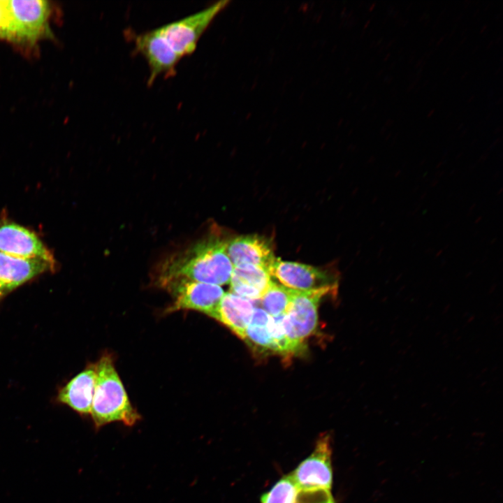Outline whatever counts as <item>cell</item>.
<instances>
[{"instance_id":"6da1fadb","label":"cell","mask_w":503,"mask_h":503,"mask_svg":"<svg viewBox=\"0 0 503 503\" xmlns=\"http://www.w3.org/2000/svg\"><path fill=\"white\" fill-rule=\"evenodd\" d=\"M229 239L212 233L185 249L173 254L159 263L154 282L185 279L224 285L230 283L233 265L227 254Z\"/></svg>"},{"instance_id":"7a4b0ae2","label":"cell","mask_w":503,"mask_h":503,"mask_svg":"<svg viewBox=\"0 0 503 503\" xmlns=\"http://www.w3.org/2000/svg\"><path fill=\"white\" fill-rule=\"evenodd\" d=\"M95 366L96 378L90 411L94 427L99 430L115 421L134 425L141 416L129 400L111 354H103Z\"/></svg>"},{"instance_id":"3957f363","label":"cell","mask_w":503,"mask_h":503,"mask_svg":"<svg viewBox=\"0 0 503 503\" xmlns=\"http://www.w3.org/2000/svg\"><path fill=\"white\" fill-rule=\"evenodd\" d=\"M9 17L8 41L28 50L51 34L52 3L45 0H5Z\"/></svg>"},{"instance_id":"277c9868","label":"cell","mask_w":503,"mask_h":503,"mask_svg":"<svg viewBox=\"0 0 503 503\" xmlns=\"http://www.w3.org/2000/svg\"><path fill=\"white\" fill-rule=\"evenodd\" d=\"M338 286L311 291H293L290 306L284 315L283 326L292 353L301 351L304 341L312 335L318 325V308L322 298L337 291Z\"/></svg>"},{"instance_id":"5b68a950","label":"cell","mask_w":503,"mask_h":503,"mask_svg":"<svg viewBox=\"0 0 503 503\" xmlns=\"http://www.w3.org/2000/svg\"><path fill=\"white\" fill-rule=\"evenodd\" d=\"M228 3L221 1L210 6L156 28L171 49L182 59L191 54L215 16Z\"/></svg>"},{"instance_id":"8992f818","label":"cell","mask_w":503,"mask_h":503,"mask_svg":"<svg viewBox=\"0 0 503 503\" xmlns=\"http://www.w3.org/2000/svg\"><path fill=\"white\" fill-rule=\"evenodd\" d=\"M159 286L168 291L174 299L166 309V314L194 310L212 319L225 293L221 286L185 279H170Z\"/></svg>"},{"instance_id":"52a82bcc","label":"cell","mask_w":503,"mask_h":503,"mask_svg":"<svg viewBox=\"0 0 503 503\" xmlns=\"http://www.w3.org/2000/svg\"><path fill=\"white\" fill-rule=\"evenodd\" d=\"M126 34L134 45V50L143 56L148 64L150 73L147 85H152L161 75L167 78L176 73V66L181 59L168 45L156 28L140 34L128 30Z\"/></svg>"},{"instance_id":"ba28073f","label":"cell","mask_w":503,"mask_h":503,"mask_svg":"<svg viewBox=\"0 0 503 503\" xmlns=\"http://www.w3.org/2000/svg\"><path fill=\"white\" fill-rule=\"evenodd\" d=\"M330 436L317 441L311 455L302 461L291 474L299 490L328 489L333 482Z\"/></svg>"},{"instance_id":"9c48e42d","label":"cell","mask_w":503,"mask_h":503,"mask_svg":"<svg viewBox=\"0 0 503 503\" xmlns=\"http://www.w3.org/2000/svg\"><path fill=\"white\" fill-rule=\"evenodd\" d=\"M271 276L283 286L297 291H311L329 286H338L335 274L309 265L282 261L275 258L269 268Z\"/></svg>"},{"instance_id":"30bf717a","label":"cell","mask_w":503,"mask_h":503,"mask_svg":"<svg viewBox=\"0 0 503 503\" xmlns=\"http://www.w3.org/2000/svg\"><path fill=\"white\" fill-rule=\"evenodd\" d=\"M0 252L57 263L52 253L34 232L6 220H0Z\"/></svg>"},{"instance_id":"8fae6325","label":"cell","mask_w":503,"mask_h":503,"mask_svg":"<svg viewBox=\"0 0 503 503\" xmlns=\"http://www.w3.org/2000/svg\"><path fill=\"white\" fill-rule=\"evenodd\" d=\"M56 264L36 258H24L0 252V301L15 289L48 272Z\"/></svg>"},{"instance_id":"7c38bea8","label":"cell","mask_w":503,"mask_h":503,"mask_svg":"<svg viewBox=\"0 0 503 503\" xmlns=\"http://www.w3.org/2000/svg\"><path fill=\"white\" fill-rule=\"evenodd\" d=\"M227 254L233 267L254 265L269 270L275 259L270 242L258 235H240L229 240Z\"/></svg>"},{"instance_id":"4fadbf2b","label":"cell","mask_w":503,"mask_h":503,"mask_svg":"<svg viewBox=\"0 0 503 503\" xmlns=\"http://www.w3.org/2000/svg\"><path fill=\"white\" fill-rule=\"evenodd\" d=\"M95 363H90L58 391L57 401L82 416L90 414L96 384Z\"/></svg>"},{"instance_id":"5bb4252c","label":"cell","mask_w":503,"mask_h":503,"mask_svg":"<svg viewBox=\"0 0 503 503\" xmlns=\"http://www.w3.org/2000/svg\"><path fill=\"white\" fill-rule=\"evenodd\" d=\"M269 270L254 265L234 266L231 292L251 301L259 300L272 282Z\"/></svg>"},{"instance_id":"9a60e30c","label":"cell","mask_w":503,"mask_h":503,"mask_svg":"<svg viewBox=\"0 0 503 503\" xmlns=\"http://www.w3.org/2000/svg\"><path fill=\"white\" fill-rule=\"evenodd\" d=\"M254 307L252 301L227 292L224 293L213 319L244 340Z\"/></svg>"},{"instance_id":"2e32d148","label":"cell","mask_w":503,"mask_h":503,"mask_svg":"<svg viewBox=\"0 0 503 503\" xmlns=\"http://www.w3.org/2000/svg\"><path fill=\"white\" fill-rule=\"evenodd\" d=\"M270 316L262 308L254 307L243 340L257 351L273 352V342L268 328Z\"/></svg>"},{"instance_id":"e0dca14e","label":"cell","mask_w":503,"mask_h":503,"mask_svg":"<svg viewBox=\"0 0 503 503\" xmlns=\"http://www.w3.org/2000/svg\"><path fill=\"white\" fill-rule=\"evenodd\" d=\"M293 291L272 281L259 300L262 309L271 316L285 314L290 306Z\"/></svg>"},{"instance_id":"ac0fdd59","label":"cell","mask_w":503,"mask_h":503,"mask_svg":"<svg viewBox=\"0 0 503 503\" xmlns=\"http://www.w3.org/2000/svg\"><path fill=\"white\" fill-rule=\"evenodd\" d=\"M298 488L290 475L284 476L261 498V503H295Z\"/></svg>"},{"instance_id":"d6986e66","label":"cell","mask_w":503,"mask_h":503,"mask_svg":"<svg viewBox=\"0 0 503 503\" xmlns=\"http://www.w3.org/2000/svg\"><path fill=\"white\" fill-rule=\"evenodd\" d=\"M295 503H335L328 489L299 490Z\"/></svg>"},{"instance_id":"ffe728a7","label":"cell","mask_w":503,"mask_h":503,"mask_svg":"<svg viewBox=\"0 0 503 503\" xmlns=\"http://www.w3.org/2000/svg\"><path fill=\"white\" fill-rule=\"evenodd\" d=\"M9 17L5 4V0L0 1V40L8 41Z\"/></svg>"}]
</instances>
